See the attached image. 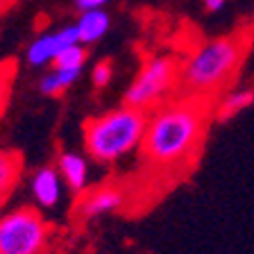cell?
I'll list each match as a JSON object with an SVG mask.
<instances>
[{
    "mask_svg": "<svg viewBox=\"0 0 254 254\" xmlns=\"http://www.w3.org/2000/svg\"><path fill=\"white\" fill-rule=\"evenodd\" d=\"M202 2H204L206 11H220L222 7L227 5V0H202Z\"/></svg>",
    "mask_w": 254,
    "mask_h": 254,
    "instance_id": "18",
    "label": "cell"
},
{
    "mask_svg": "<svg viewBox=\"0 0 254 254\" xmlns=\"http://www.w3.org/2000/svg\"><path fill=\"white\" fill-rule=\"evenodd\" d=\"M125 204V189L114 184V182H105L102 186H95V189L89 186L84 193H79L77 202H75V216L79 220H95V218L107 216V213L121 211Z\"/></svg>",
    "mask_w": 254,
    "mask_h": 254,
    "instance_id": "7",
    "label": "cell"
},
{
    "mask_svg": "<svg viewBox=\"0 0 254 254\" xmlns=\"http://www.w3.org/2000/svg\"><path fill=\"white\" fill-rule=\"evenodd\" d=\"M21 170H23L21 154L14 152V150H0V204L16 189V184L21 180Z\"/></svg>",
    "mask_w": 254,
    "mask_h": 254,
    "instance_id": "13",
    "label": "cell"
},
{
    "mask_svg": "<svg viewBox=\"0 0 254 254\" xmlns=\"http://www.w3.org/2000/svg\"><path fill=\"white\" fill-rule=\"evenodd\" d=\"M177 75L180 57L166 53L148 55L141 59L136 75L125 89L123 102L148 114L173 98V91H177Z\"/></svg>",
    "mask_w": 254,
    "mask_h": 254,
    "instance_id": "4",
    "label": "cell"
},
{
    "mask_svg": "<svg viewBox=\"0 0 254 254\" xmlns=\"http://www.w3.org/2000/svg\"><path fill=\"white\" fill-rule=\"evenodd\" d=\"M148 125V114L125 105L89 116L82 123V145L91 161L114 166L125 157L138 152Z\"/></svg>",
    "mask_w": 254,
    "mask_h": 254,
    "instance_id": "3",
    "label": "cell"
},
{
    "mask_svg": "<svg viewBox=\"0 0 254 254\" xmlns=\"http://www.w3.org/2000/svg\"><path fill=\"white\" fill-rule=\"evenodd\" d=\"M111 77H114V64H111L109 59H100V62L91 68V82H93V86L98 91L107 89L109 82H111Z\"/></svg>",
    "mask_w": 254,
    "mask_h": 254,
    "instance_id": "16",
    "label": "cell"
},
{
    "mask_svg": "<svg viewBox=\"0 0 254 254\" xmlns=\"http://www.w3.org/2000/svg\"><path fill=\"white\" fill-rule=\"evenodd\" d=\"M254 105V89L252 86H229L213 100V118L216 121H229L238 116L241 111Z\"/></svg>",
    "mask_w": 254,
    "mask_h": 254,
    "instance_id": "10",
    "label": "cell"
},
{
    "mask_svg": "<svg viewBox=\"0 0 254 254\" xmlns=\"http://www.w3.org/2000/svg\"><path fill=\"white\" fill-rule=\"evenodd\" d=\"M64 189L66 186L62 182V175H59L57 166H41L30 177L32 197H34L37 206H41V209H55L62 202Z\"/></svg>",
    "mask_w": 254,
    "mask_h": 254,
    "instance_id": "8",
    "label": "cell"
},
{
    "mask_svg": "<svg viewBox=\"0 0 254 254\" xmlns=\"http://www.w3.org/2000/svg\"><path fill=\"white\" fill-rule=\"evenodd\" d=\"M213 118V100L193 95H173L148 111L141 161L157 175L177 173L195 164Z\"/></svg>",
    "mask_w": 254,
    "mask_h": 254,
    "instance_id": "1",
    "label": "cell"
},
{
    "mask_svg": "<svg viewBox=\"0 0 254 254\" xmlns=\"http://www.w3.org/2000/svg\"><path fill=\"white\" fill-rule=\"evenodd\" d=\"M82 75V70H70V68H50L41 75L39 79V91H41L46 98H62L70 86L75 84Z\"/></svg>",
    "mask_w": 254,
    "mask_h": 254,
    "instance_id": "12",
    "label": "cell"
},
{
    "mask_svg": "<svg viewBox=\"0 0 254 254\" xmlns=\"http://www.w3.org/2000/svg\"><path fill=\"white\" fill-rule=\"evenodd\" d=\"M73 43H79L75 25H64L57 27V30L41 32L27 43L25 64L30 68H46V66L50 68L53 62L59 57V53L66 50L68 46H73Z\"/></svg>",
    "mask_w": 254,
    "mask_h": 254,
    "instance_id": "6",
    "label": "cell"
},
{
    "mask_svg": "<svg viewBox=\"0 0 254 254\" xmlns=\"http://www.w3.org/2000/svg\"><path fill=\"white\" fill-rule=\"evenodd\" d=\"M254 46V25H241L197 43L180 59L177 91L182 95L216 100L232 86Z\"/></svg>",
    "mask_w": 254,
    "mask_h": 254,
    "instance_id": "2",
    "label": "cell"
},
{
    "mask_svg": "<svg viewBox=\"0 0 254 254\" xmlns=\"http://www.w3.org/2000/svg\"><path fill=\"white\" fill-rule=\"evenodd\" d=\"M86 57H89V53H86V46H82V43H73V46H68L66 50H62L59 53V57L53 62L55 68H70V70H82L86 64Z\"/></svg>",
    "mask_w": 254,
    "mask_h": 254,
    "instance_id": "15",
    "label": "cell"
},
{
    "mask_svg": "<svg viewBox=\"0 0 254 254\" xmlns=\"http://www.w3.org/2000/svg\"><path fill=\"white\" fill-rule=\"evenodd\" d=\"M57 166L59 175H62V182L64 186L79 195V193H84L89 189V159L84 154L79 152H73V150H64V152L57 154Z\"/></svg>",
    "mask_w": 254,
    "mask_h": 254,
    "instance_id": "9",
    "label": "cell"
},
{
    "mask_svg": "<svg viewBox=\"0 0 254 254\" xmlns=\"http://www.w3.org/2000/svg\"><path fill=\"white\" fill-rule=\"evenodd\" d=\"M77 32V41L82 46H93L98 43L111 27V16L105 9H86L79 11L77 21L73 23Z\"/></svg>",
    "mask_w": 254,
    "mask_h": 254,
    "instance_id": "11",
    "label": "cell"
},
{
    "mask_svg": "<svg viewBox=\"0 0 254 254\" xmlns=\"http://www.w3.org/2000/svg\"><path fill=\"white\" fill-rule=\"evenodd\" d=\"M16 70H18V64H16L14 59L0 62V118L5 116L7 107H9V102H11Z\"/></svg>",
    "mask_w": 254,
    "mask_h": 254,
    "instance_id": "14",
    "label": "cell"
},
{
    "mask_svg": "<svg viewBox=\"0 0 254 254\" xmlns=\"http://www.w3.org/2000/svg\"><path fill=\"white\" fill-rule=\"evenodd\" d=\"M16 2H18V0H0V16L7 14V11H9L11 7L16 5Z\"/></svg>",
    "mask_w": 254,
    "mask_h": 254,
    "instance_id": "19",
    "label": "cell"
},
{
    "mask_svg": "<svg viewBox=\"0 0 254 254\" xmlns=\"http://www.w3.org/2000/svg\"><path fill=\"white\" fill-rule=\"evenodd\" d=\"M50 227L37 209L21 206L0 216V254H43Z\"/></svg>",
    "mask_w": 254,
    "mask_h": 254,
    "instance_id": "5",
    "label": "cell"
},
{
    "mask_svg": "<svg viewBox=\"0 0 254 254\" xmlns=\"http://www.w3.org/2000/svg\"><path fill=\"white\" fill-rule=\"evenodd\" d=\"M73 2L77 11H86V9H105L109 0H73Z\"/></svg>",
    "mask_w": 254,
    "mask_h": 254,
    "instance_id": "17",
    "label": "cell"
}]
</instances>
